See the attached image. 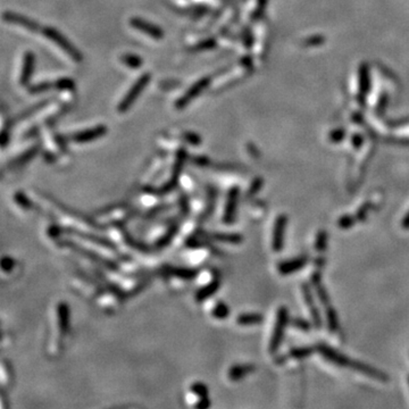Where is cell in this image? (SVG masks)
<instances>
[{"mask_svg": "<svg viewBox=\"0 0 409 409\" xmlns=\"http://www.w3.org/2000/svg\"><path fill=\"white\" fill-rule=\"evenodd\" d=\"M290 322V316H289V310L285 306H281L277 310L276 319H275L274 330L272 332V337L270 340V352L271 354H276L280 349L282 342L284 339L285 331H287L288 324Z\"/></svg>", "mask_w": 409, "mask_h": 409, "instance_id": "cell-1", "label": "cell"}, {"mask_svg": "<svg viewBox=\"0 0 409 409\" xmlns=\"http://www.w3.org/2000/svg\"><path fill=\"white\" fill-rule=\"evenodd\" d=\"M42 32L45 35V38H48L49 40L54 42L56 45H58L62 50H64L66 54H68L70 58L74 59L75 62H81L83 61V56L81 54L79 49H77L75 45H74L72 42H70L65 35H63L58 30L54 29V27L47 26L44 27Z\"/></svg>", "mask_w": 409, "mask_h": 409, "instance_id": "cell-2", "label": "cell"}, {"mask_svg": "<svg viewBox=\"0 0 409 409\" xmlns=\"http://www.w3.org/2000/svg\"><path fill=\"white\" fill-rule=\"evenodd\" d=\"M150 81V74L144 73L143 75H141L139 79H137L133 86L130 88V90L126 92V94L123 97V99L119 102L117 106V112L118 113H126L130 109V107L135 104V101L137 99V97L140 96L141 92H142L144 88L148 86Z\"/></svg>", "mask_w": 409, "mask_h": 409, "instance_id": "cell-3", "label": "cell"}, {"mask_svg": "<svg viewBox=\"0 0 409 409\" xmlns=\"http://www.w3.org/2000/svg\"><path fill=\"white\" fill-rule=\"evenodd\" d=\"M288 221V215L280 214L274 222L272 234V249L275 252H280L284 249Z\"/></svg>", "mask_w": 409, "mask_h": 409, "instance_id": "cell-4", "label": "cell"}, {"mask_svg": "<svg viewBox=\"0 0 409 409\" xmlns=\"http://www.w3.org/2000/svg\"><path fill=\"white\" fill-rule=\"evenodd\" d=\"M316 349H317V351H318L319 354L326 359V361L332 363V364L337 365V366H340V367H349V368H350L352 359L348 358L347 356L341 354L340 351H338V350H336V349H333L332 347H330L329 344L318 343V344H317Z\"/></svg>", "mask_w": 409, "mask_h": 409, "instance_id": "cell-5", "label": "cell"}, {"mask_svg": "<svg viewBox=\"0 0 409 409\" xmlns=\"http://www.w3.org/2000/svg\"><path fill=\"white\" fill-rule=\"evenodd\" d=\"M209 83H210L209 76H204L203 77V79L197 81L195 84H192V86L186 90V92L183 94L182 97H180L179 99L176 100L175 107L178 109L184 108L185 106H188L197 96H199V94L202 93L208 86H209Z\"/></svg>", "mask_w": 409, "mask_h": 409, "instance_id": "cell-6", "label": "cell"}, {"mask_svg": "<svg viewBox=\"0 0 409 409\" xmlns=\"http://www.w3.org/2000/svg\"><path fill=\"white\" fill-rule=\"evenodd\" d=\"M301 289H302V295H304L305 302L307 307H308L310 316H312L313 325L316 330H320L323 326V318H322V315H320L319 308L317 307L315 302V298H314L312 289H310L309 284H307V283L302 284Z\"/></svg>", "mask_w": 409, "mask_h": 409, "instance_id": "cell-7", "label": "cell"}, {"mask_svg": "<svg viewBox=\"0 0 409 409\" xmlns=\"http://www.w3.org/2000/svg\"><path fill=\"white\" fill-rule=\"evenodd\" d=\"M130 24H131L133 29L149 35L150 38L155 39V40H161L164 38V31L159 26L151 22H148V21L141 19V17H132L130 20Z\"/></svg>", "mask_w": 409, "mask_h": 409, "instance_id": "cell-8", "label": "cell"}, {"mask_svg": "<svg viewBox=\"0 0 409 409\" xmlns=\"http://www.w3.org/2000/svg\"><path fill=\"white\" fill-rule=\"evenodd\" d=\"M3 21L5 22L15 24V25L23 26L24 29L31 31V32H38L40 30V25L38 22L29 19V17L21 15V14L13 13V12H6L3 13Z\"/></svg>", "mask_w": 409, "mask_h": 409, "instance_id": "cell-9", "label": "cell"}, {"mask_svg": "<svg viewBox=\"0 0 409 409\" xmlns=\"http://www.w3.org/2000/svg\"><path fill=\"white\" fill-rule=\"evenodd\" d=\"M307 263H308V257L307 256L295 257V258L283 260V262L278 263L277 271L281 275L287 276V275H291L304 269Z\"/></svg>", "mask_w": 409, "mask_h": 409, "instance_id": "cell-10", "label": "cell"}, {"mask_svg": "<svg viewBox=\"0 0 409 409\" xmlns=\"http://www.w3.org/2000/svg\"><path fill=\"white\" fill-rule=\"evenodd\" d=\"M350 368L355 369V371L362 373V374L366 376L372 377V379L381 381V382H387V381H389V376H387L386 373H384L383 371H381V369L376 367H373L371 365L365 364V363L363 362L352 361Z\"/></svg>", "mask_w": 409, "mask_h": 409, "instance_id": "cell-11", "label": "cell"}, {"mask_svg": "<svg viewBox=\"0 0 409 409\" xmlns=\"http://www.w3.org/2000/svg\"><path fill=\"white\" fill-rule=\"evenodd\" d=\"M106 133H107V128L105 125H98L92 129H87L83 130V131L74 133L72 136V140L77 143L90 142V141H94L104 136Z\"/></svg>", "mask_w": 409, "mask_h": 409, "instance_id": "cell-12", "label": "cell"}, {"mask_svg": "<svg viewBox=\"0 0 409 409\" xmlns=\"http://www.w3.org/2000/svg\"><path fill=\"white\" fill-rule=\"evenodd\" d=\"M239 195H240V190L238 186L237 188H235V186L234 188H232L230 190V192H228L227 202V206H225L224 217H223L225 223L231 224L232 222L234 221L235 213H237L238 202H239Z\"/></svg>", "mask_w": 409, "mask_h": 409, "instance_id": "cell-13", "label": "cell"}, {"mask_svg": "<svg viewBox=\"0 0 409 409\" xmlns=\"http://www.w3.org/2000/svg\"><path fill=\"white\" fill-rule=\"evenodd\" d=\"M34 63H35V57H34L33 52L26 51L25 54H24L22 70H21V76H20L21 86H27V84L30 83L31 77H32L33 75Z\"/></svg>", "mask_w": 409, "mask_h": 409, "instance_id": "cell-14", "label": "cell"}, {"mask_svg": "<svg viewBox=\"0 0 409 409\" xmlns=\"http://www.w3.org/2000/svg\"><path fill=\"white\" fill-rule=\"evenodd\" d=\"M312 284L314 289H315L317 295H318V299L320 300L322 304L327 307L331 305V299H330V295H329V292L326 291L325 287H324L323 282H322V275H320L319 272H315L312 275Z\"/></svg>", "mask_w": 409, "mask_h": 409, "instance_id": "cell-15", "label": "cell"}, {"mask_svg": "<svg viewBox=\"0 0 409 409\" xmlns=\"http://www.w3.org/2000/svg\"><path fill=\"white\" fill-rule=\"evenodd\" d=\"M315 351V349L312 347H299V348H294L291 349L290 351L288 352L287 355L281 356L280 358L277 359V363H284L287 359L292 358V359H305L307 357H310Z\"/></svg>", "mask_w": 409, "mask_h": 409, "instance_id": "cell-16", "label": "cell"}, {"mask_svg": "<svg viewBox=\"0 0 409 409\" xmlns=\"http://www.w3.org/2000/svg\"><path fill=\"white\" fill-rule=\"evenodd\" d=\"M253 371H255V366L253 365H234L232 366L230 371H228V377H230L232 381H238L241 380L242 377H245L246 375L250 374V373H252Z\"/></svg>", "mask_w": 409, "mask_h": 409, "instance_id": "cell-17", "label": "cell"}, {"mask_svg": "<svg viewBox=\"0 0 409 409\" xmlns=\"http://www.w3.org/2000/svg\"><path fill=\"white\" fill-rule=\"evenodd\" d=\"M325 315L327 329L330 332L336 333L339 330V316H338L337 310L333 308L332 305L325 307Z\"/></svg>", "mask_w": 409, "mask_h": 409, "instance_id": "cell-18", "label": "cell"}, {"mask_svg": "<svg viewBox=\"0 0 409 409\" xmlns=\"http://www.w3.org/2000/svg\"><path fill=\"white\" fill-rule=\"evenodd\" d=\"M264 320V316L259 313H245L239 315L237 322L239 325H256Z\"/></svg>", "mask_w": 409, "mask_h": 409, "instance_id": "cell-19", "label": "cell"}, {"mask_svg": "<svg viewBox=\"0 0 409 409\" xmlns=\"http://www.w3.org/2000/svg\"><path fill=\"white\" fill-rule=\"evenodd\" d=\"M121 62L125 66H128L129 68H132V69L140 68L143 64L142 58L139 57L137 55H133V54H123L121 56Z\"/></svg>", "mask_w": 409, "mask_h": 409, "instance_id": "cell-20", "label": "cell"}, {"mask_svg": "<svg viewBox=\"0 0 409 409\" xmlns=\"http://www.w3.org/2000/svg\"><path fill=\"white\" fill-rule=\"evenodd\" d=\"M327 243H329V233L325 230H320L317 232L315 239V249L318 252H324L327 249Z\"/></svg>", "mask_w": 409, "mask_h": 409, "instance_id": "cell-21", "label": "cell"}, {"mask_svg": "<svg viewBox=\"0 0 409 409\" xmlns=\"http://www.w3.org/2000/svg\"><path fill=\"white\" fill-rule=\"evenodd\" d=\"M356 223H358L357 217H356V215L351 214L342 215L339 220H338V227H339L341 230H349V228H351Z\"/></svg>", "mask_w": 409, "mask_h": 409, "instance_id": "cell-22", "label": "cell"}, {"mask_svg": "<svg viewBox=\"0 0 409 409\" xmlns=\"http://www.w3.org/2000/svg\"><path fill=\"white\" fill-rule=\"evenodd\" d=\"M291 324L295 329L304 331V332H309L312 330V324L308 320L300 318V317H295L294 319H291Z\"/></svg>", "mask_w": 409, "mask_h": 409, "instance_id": "cell-23", "label": "cell"}, {"mask_svg": "<svg viewBox=\"0 0 409 409\" xmlns=\"http://www.w3.org/2000/svg\"><path fill=\"white\" fill-rule=\"evenodd\" d=\"M52 87H54V83H51V82H40L31 87L29 91L33 94L42 93V92H47V91L50 90Z\"/></svg>", "mask_w": 409, "mask_h": 409, "instance_id": "cell-24", "label": "cell"}, {"mask_svg": "<svg viewBox=\"0 0 409 409\" xmlns=\"http://www.w3.org/2000/svg\"><path fill=\"white\" fill-rule=\"evenodd\" d=\"M54 87L58 90H72L74 89V82L68 77H62V79L56 81Z\"/></svg>", "mask_w": 409, "mask_h": 409, "instance_id": "cell-25", "label": "cell"}, {"mask_svg": "<svg viewBox=\"0 0 409 409\" xmlns=\"http://www.w3.org/2000/svg\"><path fill=\"white\" fill-rule=\"evenodd\" d=\"M215 239L220 240V241L223 242H230V243H240L242 241V235L241 234H216L215 235Z\"/></svg>", "mask_w": 409, "mask_h": 409, "instance_id": "cell-26", "label": "cell"}, {"mask_svg": "<svg viewBox=\"0 0 409 409\" xmlns=\"http://www.w3.org/2000/svg\"><path fill=\"white\" fill-rule=\"evenodd\" d=\"M216 45V42H215L214 39H204V41L197 44L192 49L195 51H203V50H209V49L215 48Z\"/></svg>", "mask_w": 409, "mask_h": 409, "instance_id": "cell-27", "label": "cell"}, {"mask_svg": "<svg viewBox=\"0 0 409 409\" xmlns=\"http://www.w3.org/2000/svg\"><path fill=\"white\" fill-rule=\"evenodd\" d=\"M218 287H220V282L214 281L213 283H210L209 285H208L207 288H204L203 291H200L199 294H198V295H197V298H198V299H204V298L208 297V295H211L214 294L215 291H216V289Z\"/></svg>", "mask_w": 409, "mask_h": 409, "instance_id": "cell-28", "label": "cell"}, {"mask_svg": "<svg viewBox=\"0 0 409 409\" xmlns=\"http://www.w3.org/2000/svg\"><path fill=\"white\" fill-rule=\"evenodd\" d=\"M213 314H214V316H216V317H218V318L223 319L224 317L228 316V314H230V310H228V307L225 304H223V302H218L216 307H215Z\"/></svg>", "mask_w": 409, "mask_h": 409, "instance_id": "cell-29", "label": "cell"}, {"mask_svg": "<svg viewBox=\"0 0 409 409\" xmlns=\"http://www.w3.org/2000/svg\"><path fill=\"white\" fill-rule=\"evenodd\" d=\"M371 208H372L371 204H369L368 203L364 204L361 208H359V209L357 210V213H356V217H357L358 222H363V221H365L366 218H367L368 211H369V209H371Z\"/></svg>", "mask_w": 409, "mask_h": 409, "instance_id": "cell-30", "label": "cell"}, {"mask_svg": "<svg viewBox=\"0 0 409 409\" xmlns=\"http://www.w3.org/2000/svg\"><path fill=\"white\" fill-rule=\"evenodd\" d=\"M37 150H38V148H35V147L31 148V149H30L29 151H26V153H25V154H23L22 156H21L20 158H17V159L14 160V164H15V165H19V164H23V163H25L26 160H30L31 158H32V157L34 156L35 153H37Z\"/></svg>", "mask_w": 409, "mask_h": 409, "instance_id": "cell-31", "label": "cell"}, {"mask_svg": "<svg viewBox=\"0 0 409 409\" xmlns=\"http://www.w3.org/2000/svg\"><path fill=\"white\" fill-rule=\"evenodd\" d=\"M183 137H184V140L186 141L188 143H191V144H197L202 143V137H200L198 135H196V133L193 132H185L184 135H183Z\"/></svg>", "mask_w": 409, "mask_h": 409, "instance_id": "cell-32", "label": "cell"}, {"mask_svg": "<svg viewBox=\"0 0 409 409\" xmlns=\"http://www.w3.org/2000/svg\"><path fill=\"white\" fill-rule=\"evenodd\" d=\"M262 185H263V181L260 179H258V180H255V181L252 182V184H251V186H250L249 188V192H248V197H251V196H253V195H256L257 192H258V190L262 188Z\"/></svg>", "mask_w": 409, "mask_h": 409, "instance_id": "cell-33", "label": "cell"}, {"mask_svg": "<svg viewBox=\"0 0 409 409\" xmlns=\"http://www.w3.org/2000/svg\"><path fill=\"white\" fill-rule=\"evenodd\" d=\"M401 227H403L404 230H409V210L404 216L403 221H401Z\"/></svg>", "mask_w": 409, "mask_h": 409, "instance_id": "cell-34", "label": "cell"}, {"mask_svg": "<svg viewBox=\"0 0 409 409\" xmlns=\"http://www.w3.org/2000/svg\"><path fill=\"white\" fill-rule=\"evenodd\" d=\"M1 136H2V137H1V144H2V147H5L6 144H7V141L9 140V136H8V133H7L6 131H3Z\"/></svg>", "mask_w": 409, "mask_h": 409, "instance_id": "cell-35", "label": "cell"}, {"mask_svg": "<svg viewBox=\"0 0 409 409\" xmlns=\"http://www.w3.org/2000/svg\"><path fill=\"white\" fill-rule=\"evenodd\" d=\"M407 382H408V386H409V375L407 376Z\"/></svg>", "mask_w": 409, "mask_h": 409, "instance_id": "cell-36", "label": "cell"}]
</instances>
